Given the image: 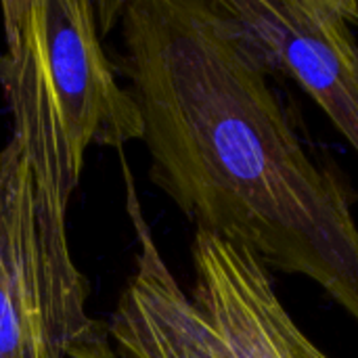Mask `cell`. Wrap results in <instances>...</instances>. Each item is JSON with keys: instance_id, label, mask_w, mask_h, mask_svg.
<instances>
[{"instance_id": "2", "label": "cell", "mask_w": 358, "mask_h": 358, "mask_svg": "<svg viewBox=\"0 0 358 358\" xmlns=\"http://www.w3.org/2000/svg\"><path fill=\"white\" fill-rule=\"evenodd\" d=\"M0 15V92L10 113V143L36 187L52 287V344L61 357L94 358L107 350L109 329L88 315V281L73 262L65 218L88 147L122 151L141 141V111L103 48L96 2L4 0Z\"/></svg>"}, {"instance_id": "4", "label": "cell", "mask_w": 358, "mask_h": 358, "mask_svg": "<svg viewBox=\"0 0 358 358\" xmlns=\"http://www.w3.org/2000/svg\"><path fill=\"white\" fill-rule=\"evenodd\" d=\"M216 2L264 71L294 80L358 155V2Z\"/></svg>"}, {"instance_id": "1", "label": "cell", "mask_w": 358, "mask_h": 358, "mask_svg": "<svg viewBox=\"0 0 358 358\" xmlns=\"http://www.w3.org/2000/svg\"><path fill=\"white\" fill-rule=\"evenodd\" d=\"M126 78L149 178L268 271L321 285L358 323V224L342 180L302 145L268 73L216 0H128Z\"/></svg>"}, {"instance_id": "3", "label": "cell", "mask_w": 358, "mask_h": 358, "mask_svg": "<svg viewBox=\"0 0 358 358\" xmlns=\"http://www.w3.org/2000/svg\"><path fill=\"white\" fill-rule=\"evenodd\" d=\"M191 260V296L155 315L136 358H329L289 317L254 254L195 231Z\"/></svg>"}, {"instance_id": "5", "label": "cell", "mask_w": 358, "mask_h": 358, "mask_svg": "<svg viewBox=\"0 0 358 358\" xmlns=\"http://www.w3.org/2000/svg\"><path fill=\"white\" fill-rule=\"evenodd\" d=\"M52 287L38 197L21 151L0 149V358H55Z\"/></svg>"}]
</instances>
